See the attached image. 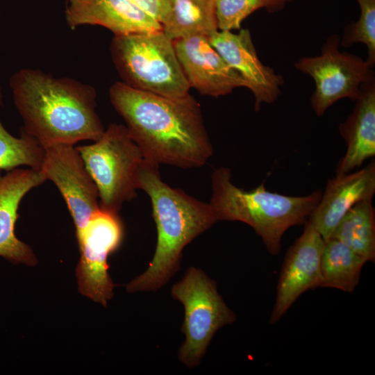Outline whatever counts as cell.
<instances>
[{
	"instance_id": "obj_1",
	"label": "cell",
	"mask_w": 375,
	"mask_h": 375,
	"mask_svg": "<svg viewBox=\"0 0 375 375\" xmlns=\"http://www.w3.org/2000/svg\"><path fill=\"white\" fill-rule=\"evenodd\" d=\"M109 96L144 159L194 168L212 155L199 105L190 94L170 97L119 81L110 87Z\"/></svg>"
},
{
	"instance_id": "obj_2",
	"label": "cell",
	"mask_w": 375,
	"mask_h": 375,
	"mask_svg": "<svg viewBox=\"0 0 375 375\" xmlns=\"http://www.w3.org/2000/svg\"><path fill=\"white\" fill-rule=\"evenodd\" d=\"M9 85L22 131L44 148L96 141L105 131L96 112V91L89 85L25 68L10 77Z\"/></svg>"
},
{
	"instance_id": "obj_3",
	"label": "cell",
	"mask_w": 375,
	"mask_h": 375,
	"mask_svg": "<svg viewBox=\"0 0 375 375\" xmlns=\"http://www.w3.org/2000/svg\"><path fill=\"white\" fill-rule=\"evenodd\" d=\"M158 165L144 159L136 174L137 189L151 202L157 243L147 269L127 284L129 292L156 291L166 284L179 269L185 247L218 221L210 203L165 183Z\"/></svg>"
},
{
	"instance_id": "obj_4",
	"label": "cell",
	"mask_w": 375,
	"mask_h": 375,
	"mask_svg": "<svg viewBox=\"0 0 375 375\" xmlns=\"http://www.w3.org/2000/svg\"><path fill=\"white\" fill-rule=\"evenodd\" d=\"M210 204L217 220L238 221L250 226L272 255H278L281 240L291 227L305 224L319 203L322 192L288 196L267 190L264 183L246 191L231 181L228 168L219 167L211 175Z\"/></svg>"
},
{
	"instance_id": "obj_5",
	"label": "cell",
	"mask_w": 375,
	"mask_h": 375,
	"mask_svg": "<svg viewBox=\"0 0 375 375\" xmlns=\"http://www.w3.org/2000/svg\"><path fill=\"white\" fill-rule=\"evenodd\" d=\"M110 51L122 82L129 86L170 97L189 94L174 41L162 30L114 35Z\"/></svg>"
},
{
	"instance_id": "obj_6",
	"label": "cell",
	"mask_w": 375,
	"mask_h": 375,
	"mask_svg": "<svg viewBox=\"0 0 375 375\" xmlns=\"http://www.w3.org/2000/svg\"><path fill=\"white\" fill-rule=\"evenodd\" d=\"M76 149L97 186L101 208L118 212L136 197V174L144 158L126 126L111 124L97 140Z\"/></svg>"
},
{
	"instance_id": "obj_7",
	"label": "cell",
	"mask_w": 375,
	"mask_h": 375,
	"mask_svg": "<svg viewBox=\"0 0 375 375\" xmlns=\"http://www.w3.org/2000/svg\"><path fill=\"white\" fill-rule=\"evenodd\" d=\"M172 296L184 307L182 331L185 340L178 358L188 367L197 366L215 333L233 324L236 316L219 294L215 283L197 267H190L174 284Z\"/></svg>"
},
{
	"instance_id": "obj_8",
	"label": "cell",
	"mask_w": 375,
	"mask_h": 375,
	"mask_svg": "<svg viewBox=\"0 0 375 375\" xmlns=\"http://www.w3.org/2000/svg\"><path fill=\"white\" fill-rule=\"evenodd\" d=\"M340 38L329 35L319 55L299 58L294 67L315 82L310 106L318 117L342 99L356 101L363 85L374 77L373 67L358 56L340 49Z\"/></svg>"
},
{
	"instance_id": "obj_9",
	"label": "cell",
	"mask_w": 375,
	"mask_h": 375,
	"mask_svg": "<svg viewBox=\"0 0 375 375\" xmlns=\"http://www.w3.org/2000/svg\"><path fill=\"white\" fill-rule=\"evenodd\" d=\"M80 260L76 270L79 292L106 306L113 296L108 258L120 246L124 227L118 212L99 208L76 234Z\"/></svg>"
},
{
	"instance_id": "obj_10",
	"label": "cell",
	"mask_w": 375,
	"mask_h": 375,
	"mask_svg": "<svg viewBox=\"0 0 375 375\" xmlns=\"http://www.w3.org/2000/svg\"><path fill=\"white\" fill-rule=\"evenodd\" d=\"M44 150L40 171L62 194L77 234L100 208L97 186L74 145L57 144Z\"/></svg>"
},
{
	"instance_id": "obj_11",
	"label": "cell",
	"mask_w": 375,
	"mask_h": 375,
	"mask_svg": "<svg viewBox=\"0 0 375 375\" xmlns=\"http://www.w3.org/2000/svg\"><path fill=\"white\" fill-rule=\"evenodd\" d=\"M324 242L309 217L302 234L285 254L270 324L280 320L303 293L322 287L321 258Z\"/></svg>"
},
{
	"instance_id": "obj_12",
	"label": "cell",
	"mask_w": 375,
	"mask_h": 375,
	"mask_svg": "<svg viewBox=\"0 0 375 375\" xmlns=\"http://www.w3.org/2000/svg\"><path fill=\"white\" fill-rule=\"evenodd\" d=\"M212 46L244 80L254 97V109L273 103L281 94L284 78L259 59L248 29L238 33L218 30L209 37Z\"/></svg>"
},
{
	"instance_id": "obj_13",
	"label": "cell",
	"mask_w": 375,
	"mask_h": 375,
	"mask_svg": "<svg viewBox=\"0 0 375 375\" xmlns=\"http://www.w3.org/2000/svg\"><path fill=\"white\" fill-rule=\"evenodd\" d=\"M174 49L190 88L218 97L246 84L212 46L209 37L194 35L174 40Z\"/></svg>"
},
{
	"instance_id": "obj_14",
	"label": "cell",
	"mask_w": 375,
	"mask_h": 375,
	"mask_svg": "<svg viewBox=\"0 0 375 375\" xmlns=\"http://www.w3.org/2000/svg\"><path fill=\"white\" fill-rule=\"evenodd\" d=\"M45 181L40 171L28 167L0 170V256L12 263L37 262L31 248L16 236L15 229L22 200Z\"/></svg>"
},
{
	"instance_id": "obj_15",
	"label": "cell",
	"mask_w": 375,
	"mask_h": 375,
	"mask_svg": "<svg viewBox=\"0 0 375 375\" xmlns=\"http://www.w3.org/2000/svg\"><path fill=\"white\" fill-rule=\"evenodd\" d=\"M65 19L72 29L101 26L114 35L162 30L160 22L131 0H67Z\"/></svg>"
},
{
	"instance_id": "obj_16",
	"label": "cell",
	"mask_w": 375,
	"mask_h": 375,
	"mask_svg": "<svg viewBox=\"0 0 375 375\" xmlns=\"http://www.w3.org/2000/svg\"><path fill=\"white\" fill-rule=\"evenodd\" d=\"M374 193L375 162L372 160L360 170L328 179L310 218L326 240L351 207L360 201L372 199Z\"/></svg>"
},
{
	"instance_id": "obj_17",
	"label": "cell",
	"mask_w": 375,
	"mask_h": 375,
	"mask_svg": "<svg viewBox=\"0 0 375 375\" xmlns=\"http://www.w3.org/2000/svg\"><path fill=\"white\" fill-rule=\"evenodd\" d=\"M351 113L339 126L347 151L335 174L342 175L360 167L375 156V78L362 85Z\"/></svg>"
},
{
	"instance_id": "obj_18",
	"label": "cell",
	"mask_w": 375,
	"mask_h": 375,
	"mask_svg": "<svg viewBox=\"0 0 375 375\" xmlns=\"http://www.w3.org/2000/svg\"><path fill=\"white\" fill-rule=\"evenodd\" d=\"M215 0H172L162 31L171 40L217 31Z\"/></svg>"
},
{
	"instance_id": "obj_19",
	"label": "cell",
	"mask_w": 375,
	"mask_h": 375,
	"mask_svg": "<svg viewBox=\"0 0 375 375\" xmlns=\"http://www.w3.org/2000/svg\"><path fill=\"white\" fill-rule=\"evenodd\" d=\"M367 260L342 242H324L321 258L322 287L351 292L357 287Z\"/></svg>"
},
{
	"instance_id": "obj_20",
	"label": "cell",
	"mask_w": 375,
	"mask_h": 375,
	"mask_svg": "<svg viewBox=\"0 0 375 375\" xmlns=\"http://www.w3.org/2000/svg\"><path fill=\"white\" fill-rule=\"evenodd\" d=\"M330 238L342 242L367 262H374L375 212L372 199L360 201L351 207Z\"/></svg>"
},
{
	"instance_id": "obj_21",
	"label": "cell",
	"mask_w": 375,
	"mask_h": 375,
	"mask_svg": "<svg viewBox=\"0 0 375 375\" xmlns=\"http://www.w3.org/2000/svg\"><path fill=\"white\" fill-rule=\"evenodd\" d=\"M0 85V106L2 103ZM44 148L33 137L22 132L20 138L11 135L0 120V170L8 172L22 166L40 171Z\"/></svg>"
},
{
	"instance_id": "obj_22",
	"label": "cell",
	"mask_w": 375,
	"mask_h": 375,
	"mask_svg": "<svg viewBox=\"0 0 375 375\" xmlns=\"http://www.w3.org/2000/svg\"><path fill=\"white\" fill-rule=\"evenodd\" d=\"M292 0H215L218 29H240L241 24L255 11L265 8L274 13L283 10Z\"/></svg>"
},
{
	"instance_id": "obj_23",
	"label": "cell",
	"mask_w": 375,
	"mask_h": 375,
	"mask_svg": "<svg viewBox=\"0 0 375 375\" xmlns=\"http://www.w3.org/2000/svg\"><path fill=\"white\" fill-rule=\"evenodd\" d=\"M360 10L356 22L348 24L340 38L342 47L349 48L362 43L367 47L366 60L372 66L375 63V0H356Z\"/></svg>"
},
{
	"instance_id": "obj_24",
	"label": "cell",
	"mask_w": 375,
	"mask_h": 375,
	"mask_svg": "<svg viewBox=\"0 0 375 375\" xmlns=\"http://www.w3.org/2000/svg\"><path fill=\"white\" fill-rule=\"evenodd\" d=\"M131 1L155 18L161 25L166 19L172 3V0Z\"/></svg>"
}]
</instances>
